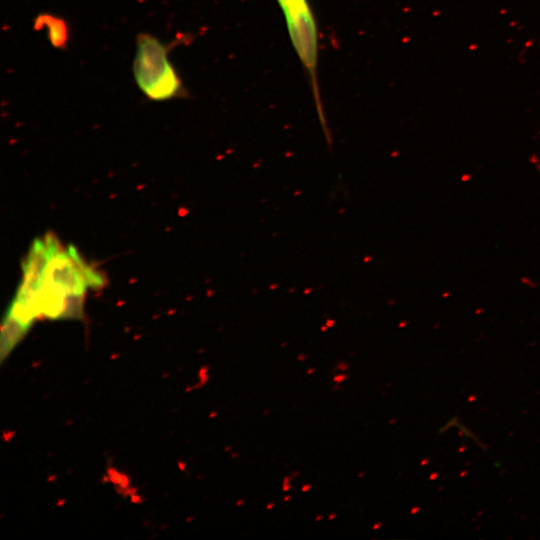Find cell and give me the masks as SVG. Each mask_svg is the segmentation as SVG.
<instances>
[{
	"label": "cell",
	"instance_id": "cell-11",
	"mask_svg": "<svg viewBox=\"0 0 540 540\" xmlns=\"http://www.w3.org/2000/svg\"><path fill=\"white\" fill-rule=\"evenodd\" d=\"M273 507H274V503H269V504L266 506L267 509H271V508H273Z\"/></svg>",
	"mask_w": 540,
	"mask_h": 540
},
{
	"label": "cell",
	"instance_id": "cell-8",
	"mask_svg": "<svg viewBox=\"0 0 540 540\" xmlns=\"http://www.w3.org/2000/svg\"><path fill=\"white\" fill-rule=\"evenodd\" d=\"M471 179V175L468 174V173H464L462 176H461V181L463 182H467L468 180Z\"/></svg>",
	"mask_w": 540,
	"mask_h": 540
},
{
	"label": "cell",
	"instance_id": "cell-5",
	"mask_svg": "<svg viewBox=\"0 0 540 540\" xmlns=\"http://www.w3.org/2000/svg\"><path fill=\"white\" fill-rule=\"evenodd\" d=\"M520 281H521L522 284H525L530 288H535L537 286L536 282L532 281L530 278H528L526 276H522Z\"/></svg>",
	"mask_w": 540,
	"mask_h": 540
},
{
	"label": "cell",
	"instance_id": "cell-18",
	"mask_svg": "<svg viewBox=\"0 0 540 540\" xmlns=\"http://www.w3.org/2000/svg\"><path fill=\"white\" fill-rule=\"evenodd\" d=\"M536 168L538 171H540V164H536Z\"/></svg>",
	"mask_w": 540,
	"mask_h": 540
},
{
	"label": "cell",
	"instance_id": "cell-9",
	"mask_svg": "<svg viewBox=\"0 0 540 540\" xmlns=\"http://www.w3.org/2000/svg\"><path fill=\"white\" fill-rule=\"evenodd\" d=\"M529 161H530L532 164H537V163H538V159H537V157H536L535 155H533Z\"/></svg>",
	"mask_w": 540,
	"mask_h": 540
},
{
	"label": "cell",
	"instance_id": "cell-7",
	"mask_svg": "<svg viewBox=\"0 0 540 540\" xmlns=\"http://www.w3.org/2000/svg\"><path fill=\"white\" fill-rule=\"evenodd\" d=\"M289 480H290L289 477H285V479L283 481V490L284 491H287L290 488Z\"/></svg>",
	"mask_w": 540,
	"mask_h": 540
},
{
	"label": "cell",
	"instance_id": "cell-1",
	"mask_svg": "<svg viewBox=\"0 0 540 540\" xmlns=\"http://www.w3.org/2000/svg\"><path fill=\"white\" fill-rule=\"evenodd\" d=\"M48 244V257L31 300V310L36 319L79 318L86 287L97 286L102 279L81 261L73 248L63 250L51 236Z\"/></svg>",
	"mask_w": 540,
	"mask_h": 540
},
{
	"label": "cell",
	"instance_id": "cell-20",
	"mask_svg": "<svg viewBox=\"0 0 540 540\" xmlns=\"http://www.w3.org/2000/svg\"><path fill=\"white\" fill-rule=\"evenodd\" d=\"M481 312H482V309H478L476 313L478 314V313H481Z\"/></svg>",
	"mask_w": 540,
	"mask_h": 540
},
{
	"label": "cell",
	"instance_id": "cell-2",
	"mask_svg": "<svg viewBox=\"0 0 540 540\" xmlns=\"http://www.w3.org/2000/svg\"><path fill=\"white\" fill-rule=\"evenodd\" d=\"M182 42L175 40L171 44H164L149 33L137 35L133 75L137 86L148 99L165 101L186 96L182 80L168 57L175 44Z\"/></svg>",
	"mask_w": 540,
	"mask_h": 540
},
{
	"label": "cell",
	"instance_id": "cell-6",
	"mask_svg": "<svg viewBox=\"0 0 540 540\" xmlns=\"http://www.w3.org/2000/svg\"><path fill=\"white\" fill-rule=\"evenodd\" d=\"M345 379H347V375H344V374L336 375L334 377V381L337 382V383H340Z\"/></svg>",
	"mask_w": 540,
	"mask_h": 540
},
{
	"label": "cell",
	"instance_id": "cell-16",
	"mask_svg": "<svg viewBox=\"0 0 540 540\" xmlns=\"http://www.w3.org/2000/svg\"><path fill=\"white\" fill-rule=\"evenodd\" d=\"M290 499H291V496L289 495V496H286V497L284 498V501H288V500H290Z\"/></svg>",
	"mask_w": 540,
	"mask_h": 540
},
{
	"label": "cell",
	"instance_id": "cell-12",
	"mask_svg": "<svg viewBox=\"0 0 540 540\" xmlns=\"http://www.w3.org/2000/svg\"><path fill=\"white\" fill-rule=\"evenodd\" d=\"M314 371H315L314 368H310V369H308L307 373H308V374H312Z\"/></svg>",
	"mask_w": 540,
	"mask_h": 540
},
{
	"label": "cell",
	"instance_id": "cell-17",
	"mask_svg": "<svg viewBox=\"0 0 540 540\" xmlns=\"http://www.w3.org/2000/svg\"><path fill=\"white\" fill-rule=\"evenodd\" d=\"M305 358H306L305 355H304V356H303V355H300V357H298L299 360H303V359H305Z\"/></svg>",
	"mask_w": 540,
	"mask_h": 540
},
{
	"label": "cell",
	"instance_id": "cell-15",
	"mask_svg": "<svg viewBox=\"0 0 540 540\" xmlns=\"http://www.w3.org/2000/svg\"><path fill=\"white\" fill-rule=\"evenodd\" d=\"M449 295H450L449 291H445V293L443 294V297L445 298V297H447Z\"/></svg>",
	"mask_w": 540,
	"mask_h": 540
},
{
	"label": "cell",
	"instance_id": "cell-4",
	"mask_svg": "<svg viewBox=\"0 0 540 540\" xmlns=\"http://www.w3.org/2000/svg\"><path fill=\"white\" fill-rule=\"evenodd\" d=\"M35 29H47L50 43L60 49H64L69 39V29L66 21L57 16L41 13L34 22Z\"/></svg>",
	"mask_w": 540,
	"mask_h": 540
},
{
	"label": "cell",
	"instance_id": "cell-19",
	"mask_svg": "<svg viewBox=\"0 0 540 540\" xmlns=\"http://www.w3.org/2000/svg\"><path fill=\"white\" fill-rule=\"evenodd\" d=\"M321 518H322V516H321V515H318V517L316 518V520L318 521V520H320Z\"/></svg>",
	"mask_w": 540,
	"mask_h": 540
},
{
	"label": "cell",
	"instance_id": "cell-13",
	"mask_svg": "<svg viewBox=\"0 0 540 540\" xmlns=\"http://www.w3.org/2000/svg\"><path fill=\"white\" fill-rule=\"evenodd\" d=\"M380 525H381L380 523L375 524V525L373 526V529H374V530L378 529V528L380 527Z\"/></svg>",
	"mask_w": 540,
	"mask_h": 540
},
{
	"label": "cell",
	"instance_id": "cell-10",
	"mask_svg": "<svg viewBox=\"0 0 540 540\" xmlns=\"http://www.w3.org/2000/svg\"><path fill=\"white\" fill-rule=\"evenodd\" d=\"M310 488H311V485L303 486V487H302V491L305 492V491H307V490L310 489Z\"/></svg>",
	"mask_w": 540,
	"mask_h": 540
},
{
	"label": "cell",
	"instance_id": "cell-3",
	"mask_svg": "<svg viewBox=\"0 0 540 540\" xmlns=\"http://www.w3.org/2000/svg\"><path fill=\"white\" fill-rule=\"evenodd\" d=\"M284 14L289 37L308 76L314 104L320 122L326 130V121L317 80L318 30L314 14L307 0H277Z\"/></svg>",
	"mask_w": 540,
	"mask_h": 540
},
{
	"label": "cell",
	"instance_id": "cell-14",
	"mask_svg": "<svg viewBox=\"0 0 540 540\" xmlns=\"http://www.w3.org/2000/svg\"><path fill=\"white\" fill-rule=\"evenodd\" d=\"M335 517H336V514L333 513V514H331V515L329 516V519L332 520V519H334Z\"/></svg>",
	"mask_w": 540,
	"mask_h": 540
}]
</instances>
